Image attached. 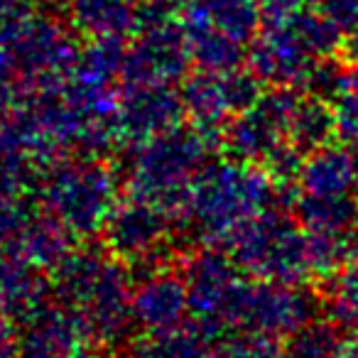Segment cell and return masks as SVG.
Masks as SVG:
<instances>
[]
</instances>
